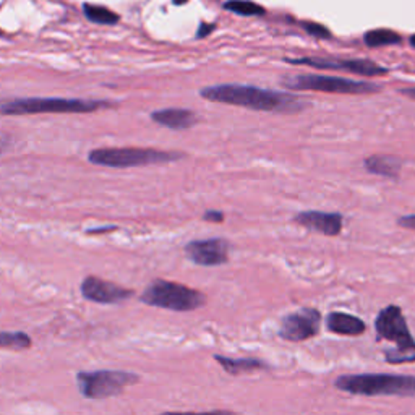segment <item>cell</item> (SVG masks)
<instances>
[{
	"instance_id": "6da1fadb",
	"label": "cell",
	"mask_w": 415,
	"mask_h": 415,
	"mask_svg": "<svg viewBox=\"0 0 415 415\" xmlns=\"http://www.w3.org/2000/svg\"><path fill=\"white\" fill-rule=\"evenodd\" d=\"M200 96L211 103L237 105L250 110H262V112L276 114H297L305 110L310 103L302 96L286 93V91H274L258 88L253 85L223 83L206 86L200 90Z\"/></svg>"
},
{
	"instance_id": "7a4b0ae2",
	"label": "cell",
	"mask_w": 415,
	"mask_h": 415,
	"mask_svg": "<svg viewBox=\"0 0 415 415\" xmlns=\"http://www.w3.org/2000/svg\"><path fill=\"white\" fill-rule=\"evenodd\" d=\"M112 103L103 99L76 98H15L0 99V115L35 114H88L110 108Z\"/></svg>"
},
{
	"instance_id": "3957f363",
	"label": "cell",
	"mask_w": 415,
	"mask_h": 415,
	"mask_svg": "<svg viewBox=\"0 0 415 415\" xmlns=\"http://www.w3.org/2000/svg\"><path fill=\"white\" fill-rule=\"evenodd\" d=\"M337 389L357 396H400L415 398V376L393 373L341 375L334 381Z\"/></svg>"
},
{
	"instance_id": "277c9868",
	"label": "cell",
	"mask_w": 415,
	"mask_h": 415,
	"mask_svg": "<svg viewBox=\"0 0 415 415\" xmlns=\"http://www.w3.org/2000/svg\"><path fill=\"white\" fill-rule=\"evenodd\" d=\"M185 154L180 151H164L156 148H98L88 153V161L94 166L128 169L180 161Z\"/></svg>"
},
{
	"instance_id": "5b68a950",
	"label": "cell",
	"mask_w": 415,
	"mask_h": 415,
	"mask_svg": "<svg viewBox=\"0 0 415 415\" xmlns=\"http://www.w3.org/2000/svg\"><path fill=\"white\" fill-rule=\"evenodd\" d=\"M139 300L149 307L171 312H193L206 303L205 294L183 284L156 279L144 289Z\"/></svg>"
},
{
	"instance_id": "8992f818",
	"label": "cell",
	"mask_w": 415,
	"mask_h": 415,
	"mask_svg": "<svg viewBox=\"0 0 415 415\" xmlns=\"http://www.w3.org/2000/svg\"><path fill=\"white\" fill-rule=\"evenodd\" d=\"M282 85L291 91H320V93L332 94H375L381 91V85L371 83V81L312 74L287 76L282 80Z\"/></svg>"
},
{
	"instance_id": "52a82bcc",
	"label": "cell",
	"mask_w": 415,
	"mask_h": 415,
	"mask_svg": "<svg viewBox=\"0 0 415 415\" xmlns=\"http://www.w3.org/2000/svg\"><path fill=\"white\" fill-rule=\"evenodd\" d=\"M139 376L132 371L122 370H94L78 371L76 384L86 399H105L122 394L127 386L137 384Z\"/></svg>"
},
{
	"instance_id": "ba28073f",
	"label": "cell",
	"mask_w": 415,
	"mask_h": 415,
	"mask_svg": "<svg viewBox=\"0 0 415 415\" xmlns=\"http://www.w3.org/2000/svg\"><path fill=\"white\" fill-rule=\"evenodd\" d=\"M376 339L389 341L396 344V352L407 354L415 352V339L409 330L403 310L398 305H388L380 310L375 320Z\"/></svg>"
},
{
	"instance_id": "9c48e42d",
	"label": "cell",
	"mask_w": 415,
	"mask_h": 415,
	"mask_svg": "<svg viewBox=\"0 0 415 415\" xmlns=\"http://www.w3.org/2000/svg\"><path fill=\"white\" fill-rule=\"evenodd\" d=\"M292 65H307L318 70H341L360 76H383L388 69L369 59H336V57H302V59H286Z\"/></svg>"
},
{
	"instance_id": "30bf717a",
	"label": "cell",
	"mask_w": 415,
	"mask_h": 415,
	"mask_svg": "<svg viewBox=\"0 0 415 415\" xmlns=\"http://www.w3.org/2000/svg\"><path fill=\"white\" fill-rule=\"evenodd\" d=\"M321 313L316 308H300V310L282 316L278 334L284 341L302 342L315 337L320 332Z\"/></svg>"
},
{
	"instance_id": "8fae6325",
	"label": "cell",
	"mask_w": 415,
	"mask_h": 415,
	"mask_svg": "<svg viewBox=\"0 0 415 415\" xmlns=\"http://www.w3.org/2000/svg\"><path fill=\"white\" fill-rule=\"evenodd\" d=\"M230 244L226 239L192 240L185 245V255L192 263L200 266H221L229 262Z\"/></svg>"
},
{
	"instance_id": "7c38bea8",
	"label": "cell",
	"mask_w": 415,
	"mask_h": 415,
	"mask_svg": "<svg viewBox=\"0 0 415 415\" xmlns=\"http://www.w3.org/2000/svg\"><path fill=\"white\" fill-rule=\"evenodd\" d=\"M81 296H83L86 300L96 302V303H122L127 302L128 298L135 296L133 291L130 289L120 287L117 284L105 281V279H101L98 276H88L83 279L81 282Z\"/></svg>"
},
{
	"instance_id": "4fadbf2b",
	"label": "cell",
	"mask_w": 415,
	"mask_h": 415,
	"mask_svg": "<svg viewBox=\"0 0 415 415\" xmlns=\"http://www.w3.org/2000/svg\"><path fill=\"white\" fill-rule=\"evenodd\" d=\"M297 224L303 226L313 232H320L328 237H336L344 228V216L341 213H325V211H300L294 218Z\"/></svg>"
},
{
	"instance_id": "5bb4252c",
	"label": "cell",
	"mask_w": 415,
	"mask_h": 415,
	"mask_svg": "<svg viewBox=\"0 0 415 415\" xmlns=\"http://www.w3.org/2000/svg\"><path fill=\"white\" fill-rule=\"evenodd\" d=\"M151 120L171 130H188L198 124V114L190 109L169 108L151 112Z\"/></svg>"
},
{
	"instance_id": "9a60e30c",
	"label": "cell",
	"mask_w": 415,
	"mask_h": 415,
	"mask_svg": "<svg viewBox=\"0 0 415 415\" xmlns=\"http://www.w3.org/2000/svg\"><path fill=\"white\" fill-rule=\"evenodd\" d=\"M328 331L341 336H362L366 331V325L359 316L342 312H331L326 316Z\"/></svg>"
},
{
	"instance_id": "2e32d148",
	"label": "cell",
	"mask_w": 415,
	"mask_h": 415,
	"mask_svg": "<svg viewBox=\"0 0 415 415\" xmlns=\"http://www.w3.org/2000/svg\"><path fill=\"white\" fill-rule=\"evenodd\" d=\"M364 167L370 173H375V176L388 177V178H396L399 177L400 167H403V159L398 156H389V154H375V156H369L364 161Z\"/></svg>"
},
{
	"instance_id": "e0dca14e",
	"label": "cell",
	"mask_w": 415,
	"mask_h": 415,
	"mask_svg": "<svg viewBox=\"0 0 415 415\" xmlns=\"http://www.w3.org/2000/svg\"><path fill=\"white\" fill-rule=\"evenodd\" d=\"M214 360L218 362V364L223 366V369L228 371L229 375H234V376L250 373V371L268 369L266 362L258 360V359H232V357H224V355L216 354Z\"/></svg>"
},
{
	"instance_id": "ac0fdd59",
	"label": "cell",
	"mask_w": 415,
	"mask_h": 415,
	"mask_svg": "<svg viewBox=\"0 0 415 415\" xmlns=\"http://www.w3.org/2000/svg\"><path fill=\"white\" fill-rule=\"evenodd\" d=\"M364 42L369 47H383V46H394L403 42L399 33L388 28H378V30H370L364 35Z\"/></svg>"
},
{
	"instance_id": "d6986e66",
	"label": "cell",
	"mask_w": 415,
	"mask_h": 415,
	"mask_svg": "<svg viewBox=\"0 0 415 415\" xmlns=\"http://www.w3.org/2000/svg\"><path fill=\"white\" fill-rule=\"evenodd\" d=\"M83 13L91 23H96V25H117L120 20V17L115 12L109 10L108 7L94 6V3H85Z\"/></svg>"
},
{
	"instance_id": "ffe728a7",
	"label": "cell",
	"mask_w": 415,
	"mask_h": 415,
	"mask_svg": "<svg viewBox=\"0 0 415 415\" xmlns=\"http://www.w3.org/2000/svg\"><path fill=\"white\" fill-rule=\"evenodd\" d=\"M31 337L22 331H0V349L25 350L31 347Z\"/></svg>"
},
{
	"instance_id": "44dd1931",
	"label": "cell",
	"mask_w": 415,
	"mask_h": 415,
	"mask_svg": "<svg viewBox=\"0 0 415 415\" xmlns=\"http://www.w3.org/2000/svg\"><path fill=\"white\" fill-rule=\"evenodd\" d=\"M226 10L235 13L240 17H262L264 15V8L252 0H229L224 3Z\"/></svg>"
},
{
	"instance_id": "7402d4cb",
	"label": "cell",
	"mask_w": 415,
	"mask_h": 415,
	"mask_svg": "<svg viewBox=\"0 0 415 415\" xmlns=\"http://www.w3.org/2000/svg\"><path fill=\"white\" fill-rule=\"evenodd\" d=\"M302 28L310 36L316 37V40H330V37H331V31L328 30L326 26L318 25V23H315V22H305V23H302Z\"/></svg>"
},
{
	"instance_id": "603a6c76",
	"label": "cell",
	"mask_w": 415,
	"mask_h": 415,
	"mask_svg": "<svg viewBox=\"0 0 415 415\" xmlns=\"http://www.w3.org/2000/svg\"><path fill=\"white\" fill-rule=\"evenodd\" d=\"M384 359L388 364L393 365H400V364H410V362H415V352H407V354H399L396 350H386Z\"/></svg>"
},
{
	"instance_id": "cb8c5ba5",
	"label": "cell",
	"mask_w": 415,
	"mask_h": 415,
	"mask_svg": "<svg viewBox=\"0 0 415 415\" xmlns=\"http://www.w3.org/2000/svg\"><path fill=\"white\" fill-rule=\"evenodd\" d=\"M203 219L208 221V223H216V224H221L224 221V213L223 211H218V210H208L203 213Z\"/></svg>"
},
{
	"instance_id": "d4e9b609",
	"label": "cell",
	"mask_w": 415,
	"mask_h": 415,
	"mask_svg": "<svg viewBox=\"0 0 415 415\" xmlns=\"http://www.w3.org/2000/svg\"><path fill=\"white\" fill-rule=\"evenodd\" d=\"M13 144V138L6 132H0V154L8 151Z\"/></svg>"
},
{
	"instance_id": "484cf974",
	"label": "cell",
	"mask_w": 415,
	"mask_h": 415,
	"mask_svg": "<svg viewBox=\"0 0 415 415\" xmlns=\"http://www.w3.org/2000/svg\"><path fill=\"white\" fill-rule=\"evenodd\" d=\"M398 224L404 229H415V214L400 216V218L398 219Z\"/></svg>"
},
{
	"instance_id": "4316f807",
	"label": "cell",
	"mask_w": 415,
	"mask_h": 415,
	"mask_svg": "<svg viewBox=\"0 0 415 415\" xmlns=\"http://www.w3.org/2000/svg\"><path fill=\"white\" fill-rule=\"evenodd\" d=\"M213 30H214V25H205V23H201V26H200V30H198L196 37H198V40H200V37H206Z\"/></svg>"
},
{
	"instance_id": "83f0119b",
	"label": "cell",
	"mask_w": 415,
	"mask_h": 415,
	"mask_svg": "<svg viewBox=\"0 0 415 415\" xmlns=\"http://www.w3.org/2000/svg\"><path fill=\"white\" fill-rule=\"evenodd\" d=\"M117 228L115 226H110V228H98V229H90L86 230V234L88 235H98V234H104V232H109V230H115Z\"/></svg>"
},
{
	"instance_id": "f1b7e54d",
	"label": "cell",
	"mask_w": 415,
	"mask_h": 415,
	"mask_svg": "<svg viewBox=\"0 0 415 415\" xmlns=\"http://www.w3.org/2000/svg\"><path fill=\"white\" fill-rule=\"evenodd\" d=\"M400 94L407 96V98H410V99H415V86H414V88H404V90H400Z\"/></svg>"
},
{
	"instance_id": "f546056e",
	"label": "cell",
	"mask_w": 415,
	"mask_h": 415,
	"mask_svg": "<svg viewBox=\"0 0 415 415\" xmlns=\"http://www.w3.org/2000/svg\"><path fill=\"white\" fill-rule=\"evenodd\" d=\"M188 0H172V3H176V6H183V3H187Z\"/></svg>"
},
{
	"instance_id": "4dcf8cb0",
	"label": "cell",
	"mask_w": 415,
	"mask_h": 415,
	"mask_svg": "<svg viewBox=\"0 0 415 415\" xmlns=\"http://www.w3.org/2000/svg\"><path fill=\"white\" fill-rule=\"evenodd\" d=\"M409 42H410V46H412V47H415V35H412V36H410V40H409Z\"/></svg>"
},
{
	"instance_id": "1f68e13d",
	"label": "cell",
	"mask_w": 415,
	"mask_h": 415,
	"mask_svg": "<svg viewBox=\"0 0 415 415\" xmlns=\"http://www.w3.org/2000/svg\"><path fill=\"white\" fill-rule=\"evenodd\" d=\"M0 36H3V33H2V31H0Z\"/></svg>"
}]
</instances>
